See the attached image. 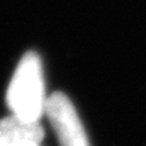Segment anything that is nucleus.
<instances>
[{"instance_id":"3","label":"nucleus","mask_w":146,"mask_h":146,"mask_svg":"<svg viewBox=\"0 0 146 146\" xmlns=\"http://www.w3.org/2000/svg\"><path fill=\"white\" fill-rule=\"evenodd\" d=\"M44 129L40 122H26L14 115L0 119V146L40 145Z\"/></svg>"},{"instance_id":"4","label":"nucleus","mask_w":146,"mask_h":146,"mask_svg":"<svg viewBox=\"0 0 146 146\" xmlns=\"http://www.w3.org/2000/svg\"><path fill=\"white\" fill-rule=\"evenodd\" d=\"M31 146H40V145H31Z\"/></svg>"},{"instance_id":"2","label":"nucleus","mask_w":146,"mask_h":146,"mask_svg":"<svg viewBox=\"0 0 146 146\" xmlns=\"http://www.w3.org/2000/svg\"><path fill=\"white\" fill-rule=\"evenodd\" d=\"M46 116L60 146H90V141L80 115L71 99L62 92L48 97Z\"/></svg>"},{"instance_id":"1","label":"nucleus","mask_w":146,"mask_h":146,"mask_svg":"<svg viewBox=\"0 0 146 146\" xmlns=\"http://www.w3.org/2000/svg\"><path fill=\"white\" fill-rule=\"evenodd\" d=\"M48 97L41 58L36 51H27L10 80L6 92L7 108L11 115L26 122H40L46 115Z\"/></svg>"}]
</instances>
